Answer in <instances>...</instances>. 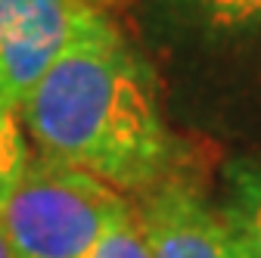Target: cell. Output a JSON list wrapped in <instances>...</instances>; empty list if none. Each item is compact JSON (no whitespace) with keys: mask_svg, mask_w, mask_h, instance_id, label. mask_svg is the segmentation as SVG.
<instances>
[{"mask_svg":"<svg viewBox=\"0 0 261 258\" xmlns=\"http://www.w3.org/2000/svg\"><path fill=\"white\" fill-rule=\"evenodd\" d=\"M152 258H246L224 212L187 177L171 174L140 202Z\"/></svg>","mask_w":261,"mask_h":258,"instance_id":"obj_4","label":"cell"},{"mask_svg":"<svg viewBox=\"0 0 261 258\" xmlns=\"http://www.w3.org/2000/svg\"><path fill=\"white\" fill-rule=\"evenodd\" d=\"M35 152L84 168L124 196L171 177L174 137L146 59L100 13L19 106Z\"/></svg>","mask_w":261,"mask_h":258,"instance_id":"obj_1","label":"cell"},{"mask_svg":"<svg viewBox=\"0 0 261 258\" xmlns=\"http://www.w3.org/2000/svg\"><path fill=\"white\" fill-rule=\"evenodd\" d=\"M0 258H16L13 249H10V243H7V237H4V230H0Z\"/></svg>","mask_w":261,"mask_h":258,"instance_id":"obj_9","label":"cell"},{"mask_svg":"<svg viewBox=\"0 0 261 258\" xmlns=\"http://www.w3.org/2000/svg\"><path fill=\"white\" fill-rule=\"evenodd\" d=\"M28 162H31V143L22 127L19 106L0 93V202L16 187Z\"/></svg>","mask_w":261,"mask_h":258,"instance_id":"obj_7","label":"cell"},{"mask_svg":"<svg viewBox=\"0 0 261 258\" xmlns=\"http://www.w3.org/2000/svg\"><path fill=\"white\" fill-rule=\"evenodd\" d=\"M180 10L215 38L261 28V0H177Z\"/></svg>","mask_w":261,"mask_h":258,"instance_id":"obj_6","label":"cell"},{"mask_svg":"<svg viewBox=\"0 0 261 258\" xmlns=\"http://www.w3.org/2000/svg\"><path fill=\"white\" fill-rule=\"evenodd\" d=\"M103 0H0V93L22 106Z\"/></svg>","mask_w":261,"mask_h":258,"instance_id":"obj_3","label":"cell"},{"mask_svg":"<svg viewBox=\"0 0 261 258\" xmlns=\"http://www.w3.org/2000/svg\"><path fill=\"white\" fill-rule=\"evenodd\" d=\"M127 202L96 174L31 152L0 202V230L16 258H87Z\"/></svg>","mask_w":261,"mask_h":258,"instance_id":"obj_2","label":"cell"},{"mask_svg":"<svg viewBox=\"0 0 261 258\" xmlns=\"http://www.w3.org/2000/svg\"><path fill=\"white\" fill-rule=\"evenodd\" d=\"M87 258H152L143 218L134 199L115 215V221L106 227V234L100 237V243L93 246Z\"/></svg>","mask_w":261,"mask_h":258,"instance_id":"obj_8","label":"cell"},{"mask_svg":"<svg viewBox=\"0 0 261 258\" xmlns=\"http://www.w3.org/2000/svg\"><path fill=\"white\" fill-rule=\"evenodd\" d=\"M224 218L246 258H261V159H240L227 168Z\"/></svg>","mask_w":261,"mask_h":258,"instance_id":"obj_5","label":"cell"}]
</instances>
